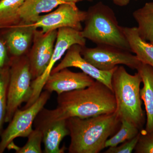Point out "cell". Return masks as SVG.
I'll return each mask as SVG.
<instances>
[{"mask_svg": "<svg viewBox=\"0 0 153 153\" xmlns=\"http://www.w3.org/2000/svg\"><path fill=\"white\" fill-rule=\"evenodd\" d=\"M86 12L85 27L81 31L84 38L97 46H110L131 52L123 28L119 25L113 9L100 1Z\"/></svg>", "mask_w": 153, "mask_h": 153, "instance_id": "cell-3", "label": "cell"}, {"mask_svg": "<svg viewBox=\"0 0 153 153\" xmlns=\"http://www.w3.org/2000/svg\"><path fill=\"white\" fill-rule=\"evenodd\" d=\"M57 30L47 33L36 29L34 32L33 45L27 56L32 76V80L41 76L47 69L51 61Z\"/></svg>", "mask_w": 153, "mask_h": 153, "instance_id": "cell-10", "label": "cell"}, {"mask_svg": "<svg viewBox=\"0 0 153 153\" xmlns=\"http://www.w3.org/2000/svg\"><path fill=\"white\" fill-rule=\"evenodd\" d=\"M132 52L141 63L153 68V44L143 39L138 33L137 27H123Z\"/></svg>", "mask_w": 153, "mask_h": 153, "instance_id": "cell-17", "label": "cell"}, {"mask_svg": "<svg viewBox=\"0 0 153 153\" xmlns=\"http://www.w3.org/2000/svg\"><path fill=\"white\" fill-rule=\"evenodd\" d=\"M135 1H139V0H135Z\"/></svg>", "mask_w": 153, "mask_h": 153, "instance_id": "cell-28", "label": "cell"}, {"mask_svg": "<svg viewBox=\"0 0 153 153\" xmlns=\"http://www.w3.org/2000/svg\"><path fill=\"white\" fill-rule=\"evenodd\" d=\"M5 123H9L23 102L27 103L33 94L32 76L27 56L11 57Z\"/></svg>", "mask_w": 153, "mask_h": 153, "instance_id": "cell-5", "label": "cell"}, {"mask_svg": "<svg viewBox=\"0 0 153 153\" xmlns=\"http://www.w3.org/2000/svg\"><path fill=\"white\" fill-rule=\"evenodd\" d=\"M95 79L83 72H75L64 68L50 74L43 89L57 95L63 92L82 89L93 84Z\"/></svg>", "mask_w": 153, "mask_h": 153, "instance_id": "cell-12", "label": "cell"}, {"mask_svg": "<svg viewBox=\"0 0 153 153\" xmlns=\"http://www.w3.org/2000/svg\"><path fill=\"white\" fill-rule=\"evenodd\" d=\"M28 141L23 147L19 148L13 143L10 149H15L17 153H42L41 142L43 134L41 130L35 128L30 133L28 137Z\"/></svg>", "mask_w": 153, "mask_h": 153, "instance_id": "cell-22", "label": "cell"}, {"mask_svg": "<svg viewBox=\"0 0 153 153\" xmlns=\"http://www.w3.org/2000/svg\"><path fill=\"white\" fill-rule=\"evenodd\" d=\"M86 15L87 12L79 10L76 4L63 3L53 12L41 15L36 22L28 25L36 29L40 28L43 33L64 27L81 31V23L85 21Z\"/></svg>", "mask_w": 153, "mask_h": 153, "instance_id": "cell-9", "label": "cell"}, {"mask_svg": "<svg viewBox=\"0 0 153 153\" xmlns=\"http://www.w3.org/2000/svg\"><path fill=\"white\" fill-rule=\"evenodd\" d=\"M140 133L133 138L122 143L119 146L108 147L105 153H131L134 150L139 139Z\"/></svg>", "mask_w": 153, "mask_h": 153, "instance_id": "cell-24", "label": "cell"}, {"mask_svg": "<svg viewBox=\"0 0 153 153\" xmlns=\"http://www.w3.org/2000/svg\"><path fill=\"white\" fill-rule=\"evenodd\" d=\"M141 76L143 86L140 91L141 99L144 103L147 115L146 133L153 132V68L141 63L137 69Z\"/></svg>", "mask_w": 153, "mask_h": 153, "instance_id": "cell-16", "label": "cell"}, {"mask_svg": "<svg viewBox=\"0 0 153 153\" xmlns=\"http://www.w3.org/2000/svg\"><path fill=\"white\" fill-rule=\"evenodd\" d=\"M61 1L64 3H71L76 4V3L82 1H91V0H61Z\"/></svg>", "mask_w": 153, "mask_h": 153, "instance_id": "cell-27", "label": "cell"}, {"mask_svg": "<svg viewBox=\"0 0 153 153\" xmlns=\"http://www.w3.org/2000/svg\"><path fill=\"white\" fill-rule=\"evenodd\" d=\"M120 127L114 135L107 140L105 148L114 147L133 138L139 133V128L127 121H120Z\"/></svg>", "mask_w": 153, "mask_h": 153, "instance_id": "cell-20", "label": "cell"}, {"mask_svg": "<svg viewBox=\"0 0 153 153\" xmlns=\"http://www.w3.org/2000/svg\"><path fill=\"white\" fill-rule=\"evenodd\" d=\"M115 4L120 7H125L130 2L131 0H111Z\"/></svg>", "mask_w": 153, "mask_h": 153, "instance_id": "cell-26", "label": "cell"}, {"mask_svg": "<svg viewBox=\"0 0 153 153\" xmlns=\"http://www.w3.org/2000/svg\"><path fill=\"white\" fill-rule=\"evenodd\" d=\"M57 95L56 108L49 110L44 108L41 110L34 121L36 128L70 117L85 118L112 113L116 110V102L112 91L97 80L85 88Z\"/></svg>", "mask_w": 153, "mask_h": 153, "instance_id": "cell-1", "label": "cell"}, {"mask_svg": "<svg viewBox=\"0 0 153 153\" xmlns=\"http://www.w3.org/2000/svg\"><path fill=\"white\" fill-rule=\"evenodd\" d=\"M134 151L136 153H153V132L142 131Z\"/></svg>", "mask_w": 153, "mask_h": 153, "instance_id": "cell-23", "label": "cell"}, {"mask_svg": "<svg viewBox=\"0 0 153 153\" xmlns=\"http://www.w3.org/2000/svg\"><path fill=\"white\" fill-rule=\"evenodd\" d=\"M38 128L43 134L42 142L45 153H64L66 148H60V143L65 137L69 135L66 120L50 123Z\"/></svg>", "mask_w": 153, "mask_h": 153, "instance_id": "cell-14", "label": "cell"}, {"mask_svg": "<svg viewBox=\"0 0 153 153\" xmlns=\"http://www.w3.org/2000/svg\"><path fill=\"white\" fill-rule=\"evenodd\" d=\"M82 47L75 44L70 47L61 62L52 69L51 74L64 68L75 67L79 68L95 80L102 82L112 91L111 79L113 74L117 66L109 71L100 70L82 57L81 54Z\"/></svg>", "mask_w": 153, "mask_h": 153, "instance_id": "cell-11", "label": "cell"}, {"mask_svg": "<svg viewBox=\"0 0 153 153\" xmlns=\"http://www.w3.org/2000/svg\"><path fill=\"white\" fill-rule=\"evenodd\" d=\"M10 60L5 42L0 34V68L9 66Z\"/></svg>", "mask_w": 153, "mask_h": 153, "instance_id": "cell-25", "label": "cell"}, {"mask_svg": "<svg viewBox=\"0 0 153 153\" xmlns=\"http://www.w3.org/2000/svg\"><path fill=\"white\" fill-rule=\"evenodd\" d=\"M142 82L138 72L129 74L123 66L116 68L112 76V91L116 102L115 112L120 120H125L140 128L144 122L140 86Z\"/></svg>", "mask_w": 153, "mask_h": 153, "instance_id": "cell-4", "label": "cell"}, {"mask_svg": "<svg viewBox=\"0 0 153 153\" xmlns=\"http://www.w3.org/2000/svg\"><path fill=\"white\" fill-rule=\"evenodd\" d=\"M63 3L61 0H25L18 11L19 25L33 24L41 14L52 11Z\"/></svg>", "mask_w": 153, "mask_h": 153, "instance_id": "cell-15", "label": "cell"}, {"mask_svg": "<svg viewBox=\"0 0 153 153\" xmlns=\"http://www.w3.org/2000/svg\"><path fill=\"white\" fill-rule=\"evenodd\" d=\"M66 122L71 137L69 153L100 152L121 123L115 111L85 118L70 117Z\"/></svg>", "mask_w": 153, "mask_h": 153, "instance_id": "cell-2", "label": "cell"}, {"mask_svg": "<svg viewBox=\"0 0 153 153\" xmlns=\"http://www.w3.org/2000/svg\"><path fill=\"white\" fill-rule=\"evenodd\" d=\"M132 16L137 24L140 36L153 44V2L146 3L134 11Z\"/></svg>", "mask_w": 153, "mask_h": 153, "instance_id": "cell-18", "label": "cell"}, {"mask_svg": "<svg viewBox=\"0 0 153 153\" xmlns=\"http://www.w3.org/2000/svg\"><path fill=\"white\" fill-rule=\"evenodd\" d=\"M0 1H1V0H0Z\"/></svg>", "mask_w": 153, "mask_h": 153, "instance_id": "cell-29", "label": "cell"}, {"mask_svg": "<svg viewBox=\"0 0 153 153\" xmlns=\"http://www.w3.org/2000/svg\"><path fill=\"white\" fill-rule=\"evenodd\" d=\"M86 40L82 36L81 31L79 30L68 27L61 28L57 30L55 48L49 66L41 76L32 80L33 94L30 100L26 103L22 109L27 108L39 97L55 64L61 59L69 48L75 44L85 47Z\"/></svg>", "mask_w": 153, "mask_h": 153, "instance_id": "cell-7", "label": "cell"}, {"mask_svg": "<svg viewBox=\"0 0 153 153\" xmlns=\"http://www.w3.org/2000/svg\"><path fill=\"white\" fill-rule=\"evenodd\" d=\"M25 1H0V30L19 25L18 11Z\"/></svg>", "mask_w": 153, "mask_h": 153, "instance_id": "cell-19", "label": "cell"}, {"mask_svg": "<svg viewBox=\"0 0 153 153\" xmlns=\"http://www.w3.org/2000/svg\"><path fill=\"white\" fill-rule=\"evenodd\" d=\"M36 30L29 25L19 24L1 30L0 34L5 42L11 57L25 55L33 42Z\"/></svg>", "mask_w": 153, "mask_h": 153, "instance_id": "cell-13", "label": "cell"}, {"mask_svg": "<svg viewBox=\"0 0 153 153\" xmlns=\"http://www.w3.org/2000/svg\"><path fill=\"white\" fill-rule=\"evenodd\" d=\"M51 94L44 90L27 108L17 110L7 127L0 136V153L4 152L16 138L28 137L33 130V125L36 117L50 99Z\"/></svg>", "mask_w": 153, "mask_h": 153, "instance_id": "cell-6", "label": "cell"}, {"mask_svg": "<svg viewBox=\"0 0 153 153\" xmlns=\"http://www.w3.org/2000/svg\"><path fill=\"white\" fill-rule=\"evenodd\" d=\"M81 54L85 60L103 71L112 70L119 65H125L132 70H137L141 63L131 52L110 46L83 47Z\"/></svg>", "mask_w": 153, "mask_h": 153, "instance_id": "cell-8", "label": "cell"}, {"mask_svg": "<svg viewBox=\"0 0 153 153\" xmlns=\"http://www.w3.org/2000/svg\"><path fill=\"white\" fill-rule=\"evenodd\" d=\"M9 78V66L0 68V136L5 123Z\"/></svg>", "mask_w": 153, "mask_h": 153, "instance_id": "cell-21", "label": "cell"}]
</instances>
